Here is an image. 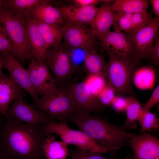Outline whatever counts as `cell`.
Here are the masks:
<instances>
[{
  "label": "cell",
  "instance_id": "8",
  "mask_svg": "<svg viewBox=\"0 0 159 159\" xmlns=\"http://www.w3.org/2000/svg\"><path fill=\"white\" fill-rule=\"evenodd\" d=\"M64 26L63 44L69 50L80 49L85 53L93 50L97 52L98 47L100 46V43L97 41L91 28L87 25L75 24Z\"/></svg>",
  "mask_w": 159,
  "mask_h": 159
},
{
  "label": "cell",
  "instance_id": "15",
  "mask_svg": "<svg viewBox=\"0 0 159 159\" xmlns=\"http://www.w3.org/2000/svg\"><path fill=\"white\" fill-rule=\"evenodd\" d=\"M60 11L64 25L90 24L99 10L96 5H55Z\"/></svg>",
  "mask_w": 159,
  "mask_h": 159
},
{
  "label": "cell",
  "instance_id": "29",
  "mask_svg": "<svg viewBox=\"0 0 159 159\" xmlns=\"http://www.w3.org/2000/svg\"><path fill=\"white\" fill-rule=\"evenodd\" d=\"M84 81L92 94L97 97L107 85L106 78L97 75L87 74Z\"/></svg>",
  "mask_w": 159,
  "mask_h": 159
},
{
  "label": "cell",
  "instance_id": "5",
  "mask_svg": "<svg viewBox=\"0 0 159 159\" xmlns=\"http://www.w3.org/2000/svg\"><path fill=\"white\" fill-rule=\"evenodd\" d=\"M27 20L18 18L3 9L0 15V22L12 44V53L23 66L26 60L31 59Z\"/></svg>",
  "mask_w": 159,
  "mask_h": 159
},
{
  "label": "cell",
  "instance_id": "33",
  "mask_svg": "<svg viewBox=\"0 0 159 159\" xmlns=\"http://www.w3.org/2000/svg\"><path fill=\"white\" fill-rule=\"evenodd\" d=\"M115 93L113 89L107 84L97 97L101 104L106 107L111 104L116 97Z\"/></svg>",
  "mask_w": 159,
  "mask_h": 159
},
{
  "label": "cell",
  "instance_id": "2",
  "mask_svg": "<svg viewBox=\"0 0 159 159\" xmlns=\"http://www.w3.org/2000/svg\"><path fill=\"white\" fill-rule=\"evenodd\" d=\"M66 122L75 125L98 145L114 152L125 145L133 135L126 131L125 124L118 126L98 116L78 111L69 117Z\"/></svg>",
  "mask_w": 159,
  "mask_h": 159
},
{
  "label": "cell",
  "instance_id": "12",
  "mask_svg": "<svg viewBox=\"0 0 159 159\" xmlns=\"http://www.w3.org/2000/svg\"><path fill=\"white\" fill-rule=\"evenodd\" d=\"M98 39L101 47L106 51H110L124 57L136 67L133 45L127 35L119 30L110 31L104 36Z\"/></svg>",
  "mask_w": 159,
  "mask_h": 159
},
{
  "label": "cell",
  "instance_id": "6",
  "mask_svg": "<svg viewBox=\"0 0 159 159\" xmlns=\"http://www.w3.org/2000/svg\"><path fill=\"white\" fill-rule=\"evenodd\" d=\"M44 125L47 135L54 134L59 136L68 145H74L81 149L101 153H111L114 151L111 149L98 145L82 131L71 128L67 122L50 121Z\"/></svg>",
  "mask_w": 159,
  "mask_h": 159
},
{
  "label": "cell",
  "instance_id": "34",
  "mask_svg": "<svg viewBox=\"0 0 159 159\" xmlns=\"http://www.w3.org/2000/svg\"><path fill=\"white\" fill-rule=\"evenodd\" d=\"M12 43L0 22V52H12Z\"/></svg>",
  "mask_w": 159,
  "mask_h": 159
},
{
  "label": "cell",
  "instance_id": "4",
  "mask_svg": "<svg viewBox=\"0 0 159 159\" xmlns=\"http://www.w3.org/2000/svg\"><path fill=\"white\" fill-rule=\"evenodd\" d=\"M109 57L107 63V84L118 95L124 94L137 98L132 87L135 67L129 60L112 52L106 51Z\"/></svg>",
  "mask_w": 159,
  "mask_h": 159
},
{
  "label": "cell",
  "instance_id": "11",
  "mask_svg": "<svg viewBox=\"0 0 159 159\" xmlns=\"http://www.w3.org/2000/svg\"><path fill=\"white\" fill-rule=\"evenodd\" d=\"M27 70L32 85L41 97L54 92L57 87L56 80L45 63L29 59Z\"/></svg>",
  "mask_w": 159,
  "mask_h": 159
},
{
  "label": "cell",
  "instance_id": "30",
  "mask_svg": "<svg viewBox=\"0 0 159 159\" xmlns=\"http://www.w3.org/2000/svg\"><path fill=\"white\" fill-rule=\"evenodd\" d=\"M152 14L147 11L133 14L131 19L132 32L131 36L150 22L153 19Z\"/></svg>",
  "mask_w": 159,
  "mask_h": 159
},
{
  "label": "cell",
  "instance_id": "39",
  "mask_svg": "<svg viewBox=\"0 0 159 159\" xmlns=\"http://www.w3.org/2000/svg\"><path fill=\"white\" fill-rule=\"evenodd\" d=\"M151 5L155 17H159V0H151L150 1Z\"/></svg>",
  "mask_w": 159,
  "mask_h": 159
},
{
  "label": "cell",
  "instance_id": "21",
  "mask_svg": "<svg viewBox=\"0 0 159 159\" xmlns=\"http://www.w3.org/2000/svg\"><path fill=\"white\" fill-rule=\"evenodd\" d=\"M41 0H2L1 6L18 18L28 19L32 18V13Z\"/></svg>",
  "mask_w": 159,
  "mask_h": 159
},
{
  "label": "cell",
  "instance_id": "27",
  "mask_svg": "<svg viewBox=\"0 0 159 159\" xmlns=\"http://www.w3.org/2000/svg\"><path fill=\"white\" fill-rule=\"evenodd\" d=\"M126 118L124 124L127 128L133 129L136 127V122L138 121L142 107L137 98L133 97H126Z\"/></svg>",
  "mask_w": 159,
  "mask_h": 159
},
{
  "label": "cell",
  "instance_id": "20",
  "mask_svg": "<svg viewBox=\"0 0 159 159\" xmlns=\"http://www.w3.org/2000/svg\"><path fill=\"white\" fill-rule=\"evenodd\" d=\"M53 1L41 0L32 13V18L49 24L64 26V23L59 10L52 4Z\"/></svg>",
  "mask_w": 159,
  "mask_h": 159
},
{
  "label": "cell",
  "instance_id": "17",
  "mask_svg": "<svg viewBox=\"0 0 159 159\" xmlns=\"http://www.w3.org/2000/svg\"><path fill=\"white\" fill-rule=\"evenodd\" d=\"M25 91L9 77L0 78V114L7 116V110L17 98L24 97Z\"/></svg>",
  "mask_w": 159,
  "mask_h": 159
},
{
  "label": "cell",
  "instance_id": "24",
  "mask_svg": "<svg viewBox=\"0 0 159 159\" xmlns=\"http://www.w3.org/2000/svg\"><path fill=\"white\" fill-rule=\"evenodd\" d=\"M107 63L103 56L93 50L86 53L83 62L84 69L87 74L99 75L106 78Z\"/></svg>",
  "mask_w": 159,
  "mask_h": 159
},
{
  "label": "cell",
  "instance_id": "35",
  "mask_svg": "<svg viewBox=\"0 0 159 159\" xmlns=\"http://www.w3.org/2000/svg\"><path fill=\"white\" fill-rule=\"evenodd\" d=\"M148 58L151 59L153 64H158L159 63V33H157L154 44L150 49Z\"/></svg>",
  "mask_w": 159,
  "mask_h": 159
},
{
  "label": "cell",
  "instance_id": "10",
  "mask_svg": "<svg viewBox=\"0 0 159 159\" xmlns=\"http://www.w3.org/2000/svg\"><path fill=\"white\" fill-rule=\"evenodd\" d=\"M159 18H153L149 23L131 36L135 54L136 66L141 60L148 58L158 32Z\"/></svg>",
  "mask_w": 159,
  "mask_h": 159
},
{
  "label": "cell",
  "instance_id": "16",
  "mask_svg": "<svg viewBox=\"0 0 159 159\" xmlns=\"http://www.w3.org/2000/svg\"><path fill=\"white\" fill-rule=\"evenodd\" d=\"M129 140L134 152L132 159H159V140L155 136L146 133L133 134Z\"/></svg>",
  "mask_w": 159,
  "mask_h": 159
},
{
  "label": "cell",
  "instance_id": "23",
  "mask_svg": "<svg viewBox=\"0 0 159 159\" xmlns=\"http://www.w3.org/2000/svg\"><path fill=\"white\" fill-rule=\"evenodd\" d=\"M68 145L62 140H57L54 135H47L42 146L46 159H67Z\"/></svg>",
  "mask_w": 159,
  "mask_h": 159
},
{
  "label": "cell",
  "instance_id": "26",
  "mask_svg": "<svg viewBox=\"0 0 159 159\" xmlns=\"http://www.w3.org/2000/svg\"><path fill=\"white\" fill-rule=\"evenodd\" d=\"M112 4L115 13L134 14L147 11L148 1L147 0H115Z\"/></svg>",
  "mask_w": 159,
  "mask_h": 159
},
{
  "label": "cell",
  "instance_id": "38",
  "mask_svg": "<svg viewBox=\"0 0 159 159\" xmlns=\"http://www.w3.org/2000/svg\"><path fill=\"white\" fill-rule=\"evenodd\" d=\"M74 5L80 6L96 5L99 3H105L106 0H74L72 1Z\"/></svg>",
  "mask_w": 159,
  "mask_h": 159
},
{
  "label": "cell",
  "instance_id": "31",
  "mask_svg": "<svg viewBox=\"0 0 159 159\" xmlns=\"http://www.w3.org/2000/svg\"><path fill=\"white\" fill-rule=\"evenodd\" d=\"M113 25L114 30L123 31L127 33L128 36L132 33L131 20L127 18L124 13H115Z\"/></svg>",
  "mask_w": 159,
  "mask_h": 159
},
{
  "label": "cell",
  "instance_id": "36",
  "mask_svg": "<svg viewBox=\"0 0 159 159\" xmlns=\"http://www.w3.org/2000/svg\"><path fill=\"white\" fill-rule=\"evenodd\" d=\"M159 101V86L158 85L153 92L148 101L142 107L144 111L149 110Z\"/></svg>",
  "mask_w": 159,
  "mask_h": 159
},
{
  "label": "cell",
  "instance_id": "28",
  "mask_svg": "<svg viewBox=\"0 0 159 159\" xmlns=\"http://www.w3.org/2000/svg\"><path fill=\"white\" fill-rule=\"evenodd\" d=\"M138 121L141 127L140 131L143 133L159 128V119L155 113L149 111H144L142 109L139 116Z\"/></svg>",
  "mask_w": 159,
  "mask_h": 159
},
{
  "label": "cell",
  "instance_id": "18",
  "mask_svg": "<svg viewBox=\"0 0 159 159\" xmlns=\"http://www.w3.org/2000/svg\"><path fill=\"white\" fill-rule=\"evenodd\" d=\"M27 32L31 59L45 63L48 49L39 30L36 21L32 18L28 19Z\"/></svg>",
  "mask_w": 159,
  "mask_h": 159
},
{
  "label": "cell",
  "instance_id": "43",
  "mask_svg": "<svg viewBox=\"0 0 159 159\" xmlns=\"http://www.w3.org/2000/svg\"><path fill=\"white\" fill-rule=\"evenodd\" d=\"M1 1L2 0H0V15L2 9L1 6Z\"/></svg>",
  "mask_w": 159,
  "mask_h": 159
},
{
  "label": "cell",
  "instance_id": "42",
  "mask_svg": "<svg viewBox=\"0 0 159 159\" xmlns=\"http://www.w3.org/2000/svg\"><path fill=\"white\" fill-rule=\"evenodd\" d=\"M1 115L0 114V127L3 122L4 119H3L1 117Z\"/></svg>",
  "mask_w": 159,
  "mask_h": 159
},
{
  "label": "cell",
  "instance_id": "19",
  "mask_svg": "<svg viewBox=\"0 0 159 159\" xmlns=\"http://www.w3.org/2000/svg\"><path fill=\"white\" fill-rule=\"evenodd\" d=\"M112 5L111 2L102 3L98 13L90 24V28L96 38H101L110 31L115 15Z\"/></svg>",
  "mask_w": 159,
  "mask_h": 159
},
{
  "label": "cell",
  "instance_id": "37",
  "mask_svg": "<svg viewBox=\"0 0 159 159\" xmlns=\"http://www.w3.org/2000/svg\"><path fill=\"white\" fill-rule=\"evenodd\" d=\"M111 105L116 111L120 112H123L125 110L126 107V97L117 95L115 97Z\"/></svg>",
  "mask_w": 159,
  "mask_h": 159
},
{
  "label": "cell",
  "instance_id": "32",
  "mask_svg": "<svg viewBox=\"0 0 159 159\" xmlns=\"http://www.w3.org/2000/svg\"><path fill=\"white\" fill-rule=\"evenodd\" d=\"M68 156L73 159H109L102 153L83 150L77 147L68 149Z\"/></svg>",
  "mask_w": 159,
  "mask_h": 159
},
{
  "label": "cell",
  "instance_id": "13",
  "mask_svg": "<svg viewBox=\"0 0 159 159\" xmlns=\"http://www.w3.org/2000/svg\"><path fill=\"white\" fill-rule=\"evenodd\" d=\"M7 112L9 117L34 125H44L51 121L45 113L27 103L22 97L16 98L9 106Z\"/></svg>",
  "mask_w": 159,
  "mask_h": 159
},
{
  "label": "cell",
  "instance_id": "41",
  "mask_svg": "<svg viewBox=\"0 0 159 159\" xmlns=\"http://www.w3.org/2000/svg\"><path fill=\"white\" fill-rule=\"evenodd\" d=\"M0 159H5L4 154L0 146Z\"/></svg>",
  "mask_w": 159,
  "mask_h": 159
},
{
  "label": "cell",
  "instance_id": "22",
  "mask_svg": "<svg viewBox=\"0 0 159 159\" xmlns=\"http://www.w3.org/2000/svg\"><path fill=\"white\" fill-rule=\"evenodd\" d=\"M35 20L48 50L58 45L63 37L64 26Z\"/></svg>",
  "mask_w": 159,
  "mask_h": 159
},
{
  "label": "cell",
  "instance_id": "1",
  "mask_svg": "<svg viewBox=\"0 0 159 159\" xmlns=\"http://www.w3.org/2000/svg\"><path fill=\"white\" fill-rule=\"evenodd\" d=\"M44 125H34L7 116L0 127V146L5 159H46Z\"/></svg>",
  "mask_w": 159,
  "mask_h": 159
},
{
  "label": "cell",
  "instance_id": "3",
  "mask_svg": "<svg viewBox=\"0 0 159 159\" xmlns=\"http://www.w3.org/2000/svg\"><path fill=\"white\" fill-rule=\"evenodd\" d=\"M45 113L51 121L66 122L77 111L68 86L57 87L52 93L40 97L32 105Z\"/></svg>",
  "mask_w": 159,
  "mask_h": 159
},
{
  "label": "cell",
  "instance_id": "14",
  "mask_svg": "<svg viewBox=\"0 0 159 159\" xmlns=\"http://www.w3.org/2000/svg\"><path fill=\"white\" fill-rule=\"evenodd\" d=\"M68 87L77 111L90 114L106 110V107L102 105L97 97L92 94L84 81L71 83Z\"/></svg>",
  "mask_w": 159,
  "mask_h": 159
},
{
  "label": "cell",
  "instance_id": "9",
  "mask_svg": "<svg viewBox=\"0 0 159 159\" xmlns=\"http://www.w3.org/2000/svg\"><path fill=\"white\" fill-rule=\"evenodd\" d=\"M0 59L3 68L9 73V77L33 99V102L40 98L34 88L27 70L25 69L11 52H0Z\"/></svg>",
  "mask_w": 159,
  "mask_h": 159
},
{
  "label": "cell",
  "instance_id": "7",
  "mask_svg": "<svg viewBox=\"0 0 159 159\" xmlns=\"http://www.w3.org/2000/svg\"><path fill=\"white\" fill-rule=\"evenodd\" d=\"M45 62L52 72L57 87L67 86L75 73L69 50L61 42L56 47L49 49Z\"/></svg>",
  "mask_w": 159,
  "mask_h": 159
},
{
  "label": "cell",
  "instance_id": "25",
  "mask_svg": "<svg viewBox=\"0 0 159 159\" xmlns=\"http://www.w3.org/2000/svg\"><path fill=\"white\" fill-rule=\"evenodd\" d=\"M155 79L154 69L151 67L144 66L135 71L132 77V82L139 89H151L154 86Z\"/></svg>",
  "mask_w": 159,
  "mask_h": 159
},
{
  "label": "cell",
  "instance_id": "40",
  "mask_svg": "<svg viewBox=\"0 0 159 159\" xmlns=\"http://www.w3.org/2000/svg\"><path fill=\"white\" fill-rule=\"evenodd\" d=\"M3 68V67L1 62L0 59V78L5 76V75L3 73L2 71V69Z\"/></svg>",
  "mask_w": 159,
  "mask_h": 159
}]
</instances>
